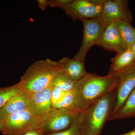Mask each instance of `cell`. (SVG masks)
I'll return each instance as SVG.
<instances>
[{
	"mask_svg": "<svg viewBox=\"0 0 135 135\" xmlns=\"http://www.w3.org/2000/svg\"><path fill=\"white\" fill-rule=\"evenodd\" d=\"M97 46L105 50L120 53L127 49L126 43L119 30L116 22L105 27Z\"/></svg>",
	"mask_w": 135,
	"mask_h": 135,
	"instance_id": "11",
	"label": "cell"
},
{
	"mask_svg": "<svg viewBox=\"0 0 135 135\" xmlns=\"http://www.w3.org/2000/svg\"><path fill=\"white\" fill-rule=\"evenodd\" d=\"M23 92L17 83L9 87H0V109L12 98Z\"/></svg>",
	"mask_w": 135,
	"mask_h": 135,
	"instance_id": "18",
	"label": "cell"
},
{
	"mask_svg": "<svg viewBox=\"0 0 135 135\" xmlns=\"http://www.w3.org/2000/svg\"><path fill=\"white\" fill-rule=\"evenodd\" d=\"M28 94L23 92L14 97L0 109V120L4 122L8 116L27 109Z\"/></svg>",
	"mask_w": 135,
	"mask_h": 135,
	"instance_id": "13",
	"label": "cell"
},
{
	"mask_svg": "<svg viewBox=\"0 0 135 135\" xmlns=\"http://www.w3.org/2000/svg\"><path fill=\"white\" fill-rule=\"evenodd\" d=\"M105 0H75L63 9L66 15L73 20L100 17Z\"/></svg>",
	"mask_w": 135,
	"mask_h": 135,
	"instance_id": "6",
	"label": "cell"
},
{
	"mask_svg": "<svg viewBox=\"0 0 135 135\" xmlns=\"http://www.w3.org/2000/svg\"><path fill=\"white\" fill-rule=\"evenodd\" d=\"M37 2L39 8L43 11L49 6V0H38Z\"/></svg>",
	"mask_w": 135,
	"mask_h": 135,
	"instance_id": "23",
	"label": "cell"
},
{
	"mask_svg": "<svg viewBox=\"0 0 135 135\" xmlns=\"http://www.w3.org/2000/svg\"><path fill=\"white\" fill-rule=\"evenodd\" d=\"M51 89L49 87L40 92L27 94V109L34 116L44 117L54 110L51 108Z\"/></svg>",
	"mask_w": 135,
	"mask_h": 135,
	"instance_id": "9",
	"label": "cell"
},
{
	"mask_svg": "<svg viewBox=\"0 0 135 135\" xmlns=\"http://www.w3.org/2000/svg\"><path fill=\"white\" fill-rule=\"evenodd\" d=\"M116 23L127 49L131 48L135 42V28L132 26L131 23L127 20H118Z\"/></svg>",
	"mask_w": 135,
	"mask_h": 135,
	"instance_id": "16",
	"label": "cell"
},
{
	"mask_svg": "<svg viewBox=\"0 0 135 135\" xmlns=\"http://www.w3.org/2000/svg\"><path fill=\"white\" fill-rule=\"evenodd\" d=\"M99 18L105 26L118 20H125L131 23L132 13L128 1L125 0H105Z\"/></svg>",
	"mask_w": 135,
	"mask_h": 135,
	"instance_id": "7",
	"label": "cell"
},
{
	"mask_svg": "<svg viewBox=\"0 0 135 135\" xmlns=\"http://www.w3.org/2000/svg\"><path fill=\"white\" fill-rule=\"evenodd\" d=\"M59 61L62 65L61 72L74 81H78L87 73L83 62L68 57Z\"/></svg>",
	"mask_w": 135,
	"mask_h": 135,
	"instance_id": "12",
	"label": "cell"
},
{
	"mask_svg": "<svg viewBox=\"0 0 135 135\" xmlns=\"http://www.w3.org/2000/svg\"><path fill=\"white\" fill-rule=\"evenodd\" d=\"M47 135H83L79 126L78 119L70 128L60 132L50 133Z\"/></svg>",
	"mask_w": 135,
	"mask_h": 135,
	"instance_id": "20",
	"label": "cell"
},
{
	"mask_svg": "<svg viewBox=\"0 0 135 135\" xmlns=\"http://www.w3.org/2000/svg\"><path fill=\"white\" fill-rule=\"evenodd\" d=\"M118 82L115 75L101 76L87 73L77 81L73 89L75 108L82 112L97 99L115 90Z\"/></svg>",
	"mask_w": 135,
	"mask_h": 135,
	"instance_id": "1",
	"label": "cell"
},
{
	"mask_svg": "<svg viewBox=\"0 0 135 135\" xmlns=\"http://www.w3.org/2000/svg\"><path fill=\"white\" fill-rule=\"evenodd\" d=\"M81 21L83 26L82 43L73 59L84 62L87 53L92 46L97 45L106 26L99 18Z\"/></svg>",
	"mask_w": 135,
	"mask_h": 135,
	"instance_id": "5",
	"label": "cell"
},
{
	"mask_svg": "<svg viewBox=\"0 0 135 135\" xmlns=\"http://www.w3.org/2000/svg\"><path fill=\"white\" fill-rule=\"evenodd\" d=\"M111 65L108 74L114 75L135 64V60L131 49H127L111 59Z\"/></svg>",
	"mask_w": 135,
	"mask_h": 135,
	"instance_id": "14",
	"label": "cell"
},
{
	"mask_svg": "<svg viewBox=\"0 0 135 135\" xmlns=\"http://www.w3.org/2000/svg\"><path fill=\"white\" fill-rule=\"evenodd\" d=\"M119 135H135V128L127 133Z\"/></svg>",
	"mask_w": 135,
	"mask_h": 135,
	"instance_id": "26",
	"label": "cell"
},
{
	"mask_svg": "<svg viewBox=\"0 0 135 135\" xmlns=\"http://www.w3.org/2000/svg\"><path fill=\"white\" fill-rule=\"evenodd\" d=\"M67 92V91H65L58 88L51 87V106L60 101Z\"/></svg>",
	"mask_w": 135,
	"mask_h": 135,
	"instance_id": "21",
	"label": "cell"
},
{
	"mask_svg": "<svg viewBox=\"0 0 135 135\" xmlns=\"http://www.w3.org/2000/svg\"><path fill=\"white\" fill-rule=\"evenodd\" d=\"M5 131V123L4 122L0 120V132L3 133Z\"/></svg>",
	"mask_w": 135,
	"mask_h": 135,
	"instance_id": "25",
	"label": "cell"
},
{
	"mask_svg": "<svg viewBox=\"0 0 135 135\" xmlns=\"http://www.w3.org/2000/svg\"><path fill=\"white\" fill-rule=\"evenodd\" d=\"M76 82L70 79L61 71L53 80L51 87H56L68 92L73 90Z\"/></svg>",
	"mask_w": 135,
	"mask_h": 135,
	"instance_id": "17",
	"label": "cell"
},
{
	"mask_svg": "<svg viewBox=\"0 0 135 135\" xmlns=\"http://www.w3.org/2000/svg\"><path fill=\"white\" fill-rule=\"evenodd\" d=\"M55 110L43 117L34 116L27 109L12 114L4 121V135H22L34 129H41L46 121L52 115Z\"/></svg>",
	"mask_w": 135,
	"mask_h": 135,
	"instance_id": "4",
	"label": "cell"
},
{
	"mask_svg": "<svg viewBox=\"0 0 135 135\" xmlns=\"http://www.w3.org/2000/svg\"><path fill=\"white\" fill-rule=\"evenodd\" d=\"M131 51L133 53V55H134V57L135 60V42L133 43L131 47Z\"/></svg>",
	"mask_w": 135,
	"mask_h": 135,
	"instance_id": "27",
	"label": "cell"
},
{
	"mask_svg": "<svg viewBox=\"0 0 135 135\" xmlns=\"http://www.w3.org/2000/svg\"><path fill=\"white\" fill-rule=\"evenodd\" d=\"M135 117V87L128 95L123 105L111 115L109 120Z\"/></svg>",
	"mask_w": 135,
	"mask_h": 135,
	"instance_id": "15",
	"label": "cell"
},
{
	"mask_svg": "<svg viewBox=\"0 0 135 135\" xmlns=\"http://www.w3.org/2000/svg\"><path fill=\"white\" fill-rule=\"evenodd\" d=\"M114 75L118 77V82L115 89L117 101L113 113L121 107L128 95L134 88L135 64Z\"/></svg>",
	"mask_w": 135,
	"mask_h": 135,
	"instance_id": "10",
	"label": "cell"
},
{
	"mask_svg": "<svg viewBox=\"0 0 135 135\" xmlns=\"http://www.w3.org/2000/svg\"><path fill=\"white\" fill-rule=\"evenodd\" d=\"M116 101L115 90L97 99L81 112L78 122L83 135H100L113 113Z\"/></svg>",
	"mask_w": 135,
	"mask_h": 135,
	"instance_id": "2",
	"label": "cell"
},
{
	"mask_svg": "<svg viewBox=\"0 0 135 135\" xmlns=\"http://www.w3.org/2000/svg\"><path fill=\"white\" fill-rule=\"evenodd\" d=\"M22 135H45V133L41 129H39L30 131Z\"/></svg>",
	"mask_w": 135,
	"mask_h": 135,
	"instance_id": "24",
	"label": "cell"
},
{
	"mask_svg": "<svg viewBox=\"0 0 135 135\" xmlns=\"http://www.w3.org/2000/svg\"><path fill=\"white\" fill-rule=\"evenodd\" d=\"M51 108L53 110H56L71 109L78 110L75 108V94L73 90L66 92L62 99L58 103L52 105Z\"/></svg>",
	"mask_w": 135,
	"mask_h": 135,
	"instance_id": "19",
	"label": "cell"
},
{
	"mask_svg": "<svg viewBox=\"0 0 135 135\" xmlns=\"http://www.w3.org/2000/svg\"><path fill=\"white\" fill-rule=\"evenodd\" d=\"M81 112L71 109L55 110L44 122L42 129L44 133H57L65 130L78 119Z\"/></svg>",
	"mask_w": 135,
	"mask_h": 135,
	"instance_id": "8",
	"label": "cell"
},
{
	"mask_svg": "<svg viewBox=\"0 0 135 135\" xmlns=\"http://www.w3.org/2000/svg\"><path fill=\"white\" fill-rule=\"evenodd\" d=\"M61 70L62 65L59 61L49 59L38 60L28 68L17 84L27 94L40 92L51 87L53 80Z\"/></svg>",
	"mask_w": 135,
	"mask_h": 135,
	"instance_id": "3",
	"label": "cell"
},
{
	"mask_svg": "<svg viewBox=\"0 0 135 135\" xmlns=\"http://www.w3.org/2000/svg\"><path fill=\"white\" fill-rule=\"evenodd\" d=\"M73 0H49V6L52 8H59L63 9Z\"/></svg>",
	"mask_w": 135,
	"mask_h": 135,
	"instance_id": "22",
	"label": "cell"
}]
</instances>
